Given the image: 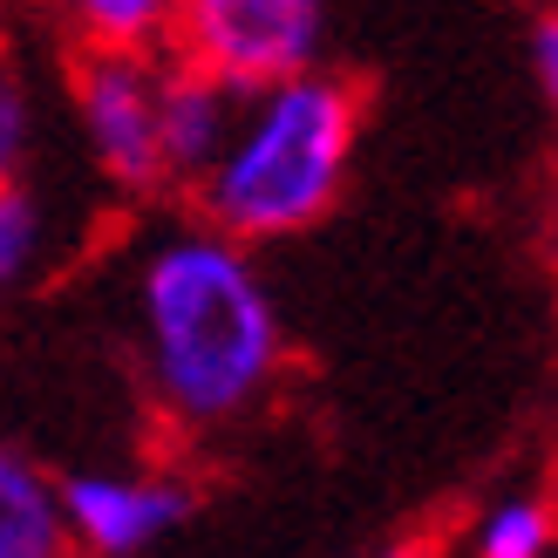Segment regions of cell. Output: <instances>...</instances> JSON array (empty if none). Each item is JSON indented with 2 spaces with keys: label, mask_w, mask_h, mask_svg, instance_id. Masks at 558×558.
<instances>
[{
  "label": "cell",
  "mask_w": 558,
  "mask_h": 558,
  "mask_svg": "<svg viewBox=\"0 0 558 558\" xmlns=\"http://www.w3.org/2000/svg\"><path fill=\"white\" fill-rule=\"evenodd\" d=\"M136 361L144 396L178 436L245 423L287 368V327L253 245L218 226H171L136 266Z\"/></svg>",
  "instance_id": "obj_1"
},
{
  "label": "cell",
  "mask_w": 558,
  "mask_h": 558,
  "mask_svg": "<svg viewBox=\"0 0 558 558\" xmlns=\"http://www.w3.org/2000/svg\"><path fill=\"white\" fill-rule=\"evenodd\" d=\"M361 136V89L320 62L239 96V117L211 171L184 191L205 226L245 245L293 239L333 211Z\"/></svg>",
  "instance_id": "obj_2"
},
{
  "label": "cell",
  "mask_w": 558,
  "mask_h": 558,
  "mask_svg": "<svg viewBox=\"0 0 558 558\" xmlns=\"http://www.w3.org/2000/svg\"><path fill=\"white\" fill-rule=\"evenodd\" d=\"M157 54L136 48H89L75 54L69 96H75V130L89 150L96 178L123 198H163L171 171H163V136H157Z\"/></svg>",
  "instance_id": "obj_3"
},
{
  "label": "cell",
  "mask_w": 558,
  "mask_h": 558,
  "mask_svg": "<svg viewBox=\"0 0 558 558\" xmlns=\"http://www.w3.org/2000/svg\"><path fill=\"white\" fill-rule=\"evenodd\" d=\"M327 0H178L171 54L253 96L320 62Z\"/></svg>",
  "instance_id": "obj_4"
},
{
  "label": "cell",
  "mask_w": 558,
  "mask_h": 558,
  "mask_svg": "<svg viewBox=\"0 0 558 558\" xmlns=\"http://www.w3.org/2000/svg\"><path fill=\"white\" fill-rule=\"evenodd\" d=\"M54 484H62L75 558H144L198 505L191 484L171 470H69Z\"/></svg>",
  "instance_id": "obj_5"
},
{
  "label": "cell",
  "mask_w": 558,
  "mask_h": 558,
  "mask_svg": "<svg viewBox=\"0 0 558 558\" xmlns=\"http://www.w3.org/2000/svg\"><path fill=\"white\" fill-rule=\"evenodd\" d=\"M239 117V89H226L218 75H205L198 62L163 48V69H157V136H163V171H171V191H191L211 157L226 150Z\"/></svg>",
  "instance_id": "obj_6"
},
{
  "label": "cell",
  "mask_w": 558,
  "mask_h": 558,
  "mask_svg": "<svg viewBox=\"0 0 558 558\" xmlns=\"http://www.w3.org/2000/svg\"><path fill=\"white\" fill-rule=\"evenodd\" d=\"M0 558H75L62 484L14 442H0Z\"/></svg>",
  "instance_id": "obj_7"
},
{
  "label": "cell",
  "mask_w": 558,
  "mask_h": 558,
  "mask_svg": "<svg viewBox=\"0 0 558 558\" xmlns=\"http://www.w3.org/2000/svg\"><path fill=\"white\" fill-rule=\"evenodd\" d=\"M41 8L69 35L75 54H89V48L157 54V48H171V27H178V0H41Z\"/></svg>",
  "instance_id": "obj_8"
},
{
  "label": "cell",
  "mask_w": 558,
  "mask_h": 558,
  "mask_svg": "<svg viewBox=\"0 0 558 558\" xmlns=\"http://www.w3.org/2000/svg\"><path fill=\"white\" fill-rule=\"evenodd\" d=\"M558 538L551 505L538 497H505L484 524H477V558H545Z\"/></svg>",
  "instance_id": "obj_9"
},
{
  "label": "cell",
  "mask_w": 558,
  "mask_h": 558,
  "mask_svg": "<svg viewBox=\"0 0 558 558\" xmlns=\"http://www.w3.org/2000/svg\"><path fill=\"white\" fill-rule=\"evenodd\" d=\"M35 253H41V205H35V191L0 184V300L27 279Z\"/></svg>",
  "instance_id": "obj_10"
},
{
  "label": "cell",
  "mask_w": 558,
  "mask_h": 558,
  "mask_svg": "<svg viewBox=\"0 0 558 558\" xmlns=\"http://www.w3.org/2000/svg\"><path fill=\"white\" fill-rule=\"evenodd\" d=\"M27 144H35V102H27V82L0 48V184H14V171L27 163Z\"/></svg>",
  "instance_id": "obj_11"
},
{
  "label": "cell",
  "mask_w": 558,
  "mask_h": 558,
  "mask_svg": "<svg viewBox=\"0 0 558 558\" xmlns=\"http://www.w3.org/2000/svg\"><path fill=\"white\" fill-rule=\"evenodd\" d=\"M532 75H538V96L558 109V8L532 21Z\"/></svg>",
  "instance_id": "obj_12"
},
{
  "label": "cell",
  "mask_w": 558,
  "mask_h": 558,
  "mask_svg": "<svg viewBox=\"0 0 558 558\" xmlns=\"http://www.w3.org/2000/svg\"><path fill=\"white\" fill-rule=\"evenodd\" d=\"M381 558H429V545H396V551H381Z\"/></svg>",
  "instance_id": "obj_13"
}]
</instances>
